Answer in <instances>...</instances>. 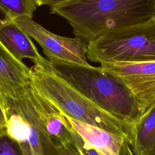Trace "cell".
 <instances>
[{
    "instance_id": "obj_1",
    "label": "cell",
    "mask_w": 155,
    "mask_h": 155,
    "mask_svg": "<svg viewBox=\"0 0 155 155\" xmlns=\"http://www.w3.org/2000/svg\"><path fill=\"white\" fill-rule=\"evenodd\" d=\"M87 42L116 29L155 20V0H64L50 5Z\"/></svg>"
},
{
    "instance_id": "obj_2",
    "label": "cell",
    "mask_w": 155,
    "mask_h": 155,
    "mask_svg": "<svg viewBox=\"0 0 155 155\" xmlns=\"http://www.w3.org/2000/svg\"><path fill=\"white\" fill-rule=\"evenodd\" d=\"M31 84L38 93L61 114L97 127L131 144L134 124L119 118L96 104L67 81L45 58L30 67Z\"/></svg>"
},
{
    "instance_id": "obj_3",
    "label": "cell",
    "mask_w": 155,
    "mask_h": 155,
    "mask_svg": "<svg viewBox=\"0 0 155 155\" xmlns=\"http://www.w3.org/2000/svg\"><path fill=\"white\" fill-rule=\"evenodd\" d=\"M51 64L78 91L115 116L136 124L145 113L142 105L131 91L101 67Z\"/></svg>"
},
{
    "instance_id": "obj_4",
    "label": "cell",
    "mask_w": 155,
    "mask_h": 155,
    "mask_svg": "<svg viewBox=\"0 0 155 155\" xmlns=\"http://www.w3.org/2000/svg\"><path fill=\"white\" fill-rule=\"evenodd\" d=\"M5 131L24 155H61L58 144L45 130L39 117L31 84L13 95L4 94Z\"/></svg>"
},
{
    "instance_id": "obj_5",
    "label": "cell",
    "mask_w": 155,
    "mask_h": 155,
    "mask_svg": "<svg viewBox=\"0 0 155 155\" xmlns=\"http://www.w3.org/2000/svg\"><path fill=\"white\" fill-rule=\"evenodd\" d=\"M87 58L96 63L155 61V20L111 31L87 42Z\"/></svg>"
},
{
    "instance_id": "obj_6",
    "label": "cell",
    "mask_w": 155,
    "mask_h": 155,
    "mask_svg": "<svg viewBox=\"0 0 155 155\" xmlns=\"http://www.w3.org/2000/svg\"><path fill=\"white\" fill-rule=\"evenodd\" d=\"M13 21L40 45L51 64L90 65L87 61V42L85 39L56 35L27 16L19 17Z\"/></svg>"
},
{
    "instance_id": "obj_7",
    "label": "cell",
    "mask_w": 155,
    "mask_h": 155,
    "mask_svg": "<svg viewBox=\"0 0 155 155\" xmlns=\"http://www.w3.org/2000/svg\"><path fill=\"white\" fill-rule=\"evenodd\" d=\"M101 67L122 82L142 105L145 113L155 105V61L106 62Z\"/></svg>"
},
{
    "instance_id": "obj_8",
    "label": "cell",
    "mask_w": 155,
    "mask_h": 155,
    "mask_svg": "<svg viewBox=\"0 0 155 155\" xmlns=\"http://www.w3.org/2000/svg\"><path fill=\"white\" fill-rule=\"evenodd\" d=\"M62 116L67 127L91 147L105 155H119L125 142L123 137L97 127L74 120L64 114Z\"/></svg>"
},
{
    "instance_id": "obj_9",
    "label": "cell",
    "mask_w": 155,
    "mask_h": 155,
    "mask_svg": "<svg viewBox=\"0 0 155 155\" xmlns=\"http://www.w3.org/2000/svg\"><path fill=\"white\" fill-rule=\"evenodd\" d=\"M0 44L16 59H31L35 64L44 61L30 37L19 28L13 20L0 26Z\"/></svg>"
},
{
    "instance_id": "obj_10",
    "label": "cell",
    "mask_w": 155,
    "mask_h": 155,
    "mask_svg": "<svg viewBox=\"0 0 155 155\" xmlns=\"http://www.w3.org/2000/svg\"><path fill=\"white\" fill-rule=\"evenodd\" d=\"M31 83L30 68L13 58L0 44V90L5 95L22 91Z\"/></svg>"
},
{
    "instance_id": "obj_11",
    "label": "cell",
    "mask_w": 155,
    "mask_h": 155,
    "mask_svg": "<svg viewBox=\"0 0 155 155\" xmlns=\"http://www.w3.org/2000/svg\"><path fill=\"white\" fill-rule=\"evenodd\" d=\"M35 102L45 130L53 141L57 144L73 143L71 133L64 122L62 114L36 90Z\"/></svg>"
},
{
    "instance_id": "obj_12",
    "label": "cell",
    "mask_w": 155,
    "mask_h": 155,
    "mask_svg": "<svg viewBox=\"0 0 155 155\" xmlns=\"http://www.w3.org/2000/svg\"><path fill=\"white\" fill-rule=\"evenodd\" d=\"M130 147L134 155H155V105L134 124V138Z\"/></svg>"
},
{
    "instance_id": "obj_13",
    "label": "cell",
    "mask_w": 155,
    "mask_h": 155,
    "mask_svg": "<svg viewBox=\"0 0 155 155\" xmlns=\"http://www.w3.org/2000/svg\"><path fill=\"white\" fill-rule=\"evenodd\" d=\"M37 6L35 0H0V9L12 20L22 16L32 18Z\"/></svg>"
},
{
    "instance_id": "obj_14",
    "label": "cell",
    "mask_w": 155,
    "mask_h": 155,
    "mask_svg": "<svg viewBox=\"0 0 155 155\" xmlns=\"http://www.w3.org/2000/svg\"><path fill=\"white\" fill-rule=\"evenodd\" d=\"M0 155H24L18 143L5 130L0 132Z\"/></svg>"
},
{
    "instance_id": "obj_15",
    "label": "cell",
    "mask_w": 155,
    "mask_h": 155,
    "mask_svg": "<svg viewBox=\"0 0 155 155\" xmlns=\"http://www.w3.org/2000/svg\"><path fill=\"white\" fill-rule=\"evenodd\" d=\"M68 130L71 133L73 143L76 147L81 155H105L85 143L75 132L69 128Z\"/></svg>"
},
{
    "instance_id": "obj_16",
    "label": "cell",
    "mask_w": 155,
    "mask_h": 155,
    "mask_svg": "<svg viewBox=\"0 0 155 155\" xmlns=\"http://www.w3.org/2000/svg\"><path fill=\"white\" fill-rule=\"evenodd\" d=\"M61 155H81L73 143L58 144Z\"/></svg>"
},
{
    "instance_id": "obj_17",
    "label": "cell",
    "mask_w": 155,
    "mask_h": 155,
    "mask_svg": "<svg viewBox=\"0 0 155 155\" xmlns=\"http://www.w3.org/2000/svg\"><path fill=\"white\" fill-rule=\"evenodd\" d=\"M7 127V116L4 105V95L0 90V131H4Z\"/></svg>"
},
{
    "instance_id": "obj_18",
    "label": "cell",
    "mask_w": 155,
    "mask_h": 155,
    "mask_svg": "<svg viewBox=\"0 0 155 155\" xmlns=\"http://www.w3.org/2000/svg\"><path fill=\"white\" fill-rule=\"evenodd\" d=\"M119 155H134L129 145L125 142L120 151Z\"/></svg>"
},
{
    "instance_id": "obj_19",
    "label": "cell",
    "mask_w": 155,
    "mask_h": 155,
    "mask_svg": "<svg viewBox=\"0 0 155 155\" xmlns=\"http://www.w3.org/2000/svg\"><path fill=\"white\" fill-rule=\"evenodd\" d=\"M61 1L64 0H35L38 6H41L43 5H48L50 6Z\"/></svg>"
},
{
    "instance_id": "obj_20",
    "label": "cell",
    "mask_w": 155,
    "mask_h": 155,
    "mask_svg": "<svg viewBox=\"0 0 155 155\" xmlns=\"http://www.w3.org/2000/svg\"><path fill=\"white\" fill-rule=\"evenodd\" d=\"M12 20L3 11L0 9V26Z\"/></svg>"
},
{
    "instance_id": "obj_21",
    "label": "cell",
    "mask_w": 155,
    "mask_h": 155,
    "mask_svg": "<svg viewBox=\"0 0 155 155\" xmlns=\"http://www.w3.org/2000/svg\"><path fill=\"white\" fill-rule=\"evenodd\" d=\"M0 132H1V131H0Z\"/></svg>"
}]
</instances>
